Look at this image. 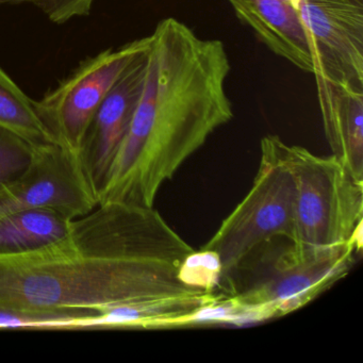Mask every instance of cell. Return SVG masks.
Listing matches in <instances>:
<instances>
[{"instance_id": "obj_1", "label": "cell", "mask_w": 363, "mask_h": 363, "mask_svg": "<svg viewBox=\"0 0 363 363\" xmlns=\"http://www.w3.org/2000/svg\"><path fill=\"white\" fill-rule=\"evenodd\" d=\"M194 252L154 207L99 203L61 239L0 255V312L65 318L129 306L157 327L186 324L218 298L189 279Z\"/></svg>"}, {"instance_id": "obj_2", "label": "cell", "mask_w": 363, "mask_h": 363, "mask_svg": "<svg viewBox=\"0 0 363 363\" xmlns=\"http://www.w3.org/2000/svg\"><path fill=\"white\" fill-rule=\"evenodd\" d=\"M150 38L143 91L99 205L154 207L161 186L233 118L222 41L201 39L173 18L161 21Z\"/></svg>"}, {"instance_id": "obj_3", "label": "cell", "mask_w": 363, "mask_h": 363, "mask_svg": "<svg viewBox=\"0 0 363 363\" xmlns=\"http://www.w3.org/2000/svg\"><path fill=\"white\" fill-rule=\"evenodd\" d=\"M362 250V235L345 243L312 246L277 238L252 250L225 277L220 301L233 320H264L291 313L347 275Z\"/></svg>"}, {"instance_id": "obj_4", "label": "cell", "mask_w": 363, "mask_h": 363, "mask_svg": "<svg viewBox=\"0 0 363 363\" xmlns=\"http://www.w3.org/2000/svg\"><path fill=\"white\" fill-rule=\"evenodd\" d=\"M260 150L252 188L201 250L216 257L220 278L271 240L286 238L294 242L296 186L288 144L278 135H265Z\"/></svg>"}, {"instance_id": "obj_5", "label": "cell", "mask_w": 363, "mask_h": 363, "mask_svg": "<svg viewBox=\"0 0 363 363\" xmlns=\"http://www.w3.org/2000/svg\"><path fill=\"white\" fill-rule=\"evenodd\" d=\"M296 186V243L331 246L362 235L363 182L337 158L288 145Z\"/></svg>"}, {"instance_id": "obj_6", "label": "cell", "mask_w": 363, "mask_h": 363, "mask_svg": "<svg viewBox=\"0 0 363 363\" xmlns=\"http://www.w3.org/2000/svg\"><path fill=\"white\" fill-rule=\"evenodd\" d=\"M150 42L148 35L88 59L55 90L35 101L38 116L55 143L78 159L99 106L135 58L147 50Z\"/></svg>"}, {"instance_id": "obj_7", "label": "cell", "mask_w": 363, "mask_h": 363, "mask_svg": "<svg viewBox=\"0 0 363 363\" xmlns=\"http://www.w3.org/2000/svg\"><path fill=\"white\" fill-rule=\"evenodd\" d=\"M99 206L78 159L57 143L33 146L30 160L11 179L0 184V218L33 208H50L69 220Z\"/></svg>"}, {"instance_id": "obj_8", "label": "cell", "mask_w": 363, "mask_h": 363, "mask_svg": "<svg viewBox=\"0 0 363 363\" xmlns=\"http://www.w3.org/2000/svg\"><path fill=\"white\" fill-rule=\"evenodd\" d=\"M314 76L363 89V5L354 0H301Z\"/></svg>"}, {"instance_id": "obj_9", "label": "cell", "mask_w": 363, "mask_h": 363, "mask_svg": "<svg viewBox=\"0 0 363 363\" xmlns=\"http://www.w3.org/2000/svg\"><path fill=\"white\" fill-rule=\"evenodd\" d=\"M147 52L148 48L135 58L108 93L84 137L78 161L97 199L139 104Z\"/></svg>"}, {"instance_id": "obj_10", "label": "cell", "mask_w": 363, "mask_h": 363, "mask_svg": "<svg viewBox=\"0 0 363 363\" xmlns=\"http://www.w3.org/2000/svg\"><path fill=\"white\" fill-rule=\"evenodd\" d=\"M314 77L331 155L363 182V89L320 76Z\"/></svg>"}, {"instance_id": "obj_11", "label": "cell", "mask_w": 363, "mask_h": 363, "mask_svg": "<svg viewBox=\"0 0 363 363\" xmlns=\"http://www.w3.org/2000/svg\"><path fill=\"white\" fill-rule=\"evenodd\" d=\"M227 1L272 52L306 73H314L311 48L296 6L289 0Z\"/></svg>"}, {"instance_id": "obj_12", "label": "cell", "mask_w": 363, "mask_h": 363, "mask_svg": "<svg viewBox=\"0 0 363 363\" xmlns=\"http://www.w3.org/2000/svg\"><path fill=\"white\" fill-rule=\"evenodd\" d=\"M73 220L50 208L23 210L0 218V255L20 254L65 237Z\"/></svg>"}, {"instance_id": "obj_13", "label": "cell", "mask_w": 363, "mask_h": 363, "mask_svg": "<svg viewBox=\"0 0 363 363\" xmlns=\"http://www.w3.org/2000/svg\"><path fill=\"white\" fill-rule=\"evenodd\" d=\"M0 127L16 133L33 146L55 143L38 116L35 101L0 67Z\"/></svg>"}, {"instance_id": "obj_14", "label": "cell", "mask_w": 363, "mask_h": 363, "mask_svg": "<svg viewBox=\"0 0 363 363\" xmlns=\"http://www.w3.org/2000/svg\"><path fill=\"white\" fill-rule=\"evenodd\" d=\"M33 145L0 127V184L20 174L30 160Z\"/></svg>"}, {"instance_id": "obj_15", "label": "cell", "mask_w": 363, "mask_h": 363, "mask_svg": "<svg viewBox=\"0 0 363 363\" xmlns=\"http://www.w3.org/2000/svg\"><path fill=\"white\" fill-rule=\"evenodd\" d=\"M93 3L94 0H0V6L23 4L35 6L56 24L89 16Z\"/></svg>"}, {"instance_id": "obj_16", "label": "cell", "mask_w": 363, "mask_h": 363, "mask_svg": "<svg viewBox=\"0 0 363 363\" xmlns=\"http://www.w3.org/2000/svg\"><path fill=\"white\" fill-rule=\"evenodd\" d=\"M356 3L360 4V5H363V0H354Z\"/></svg>"}]
</instances>
